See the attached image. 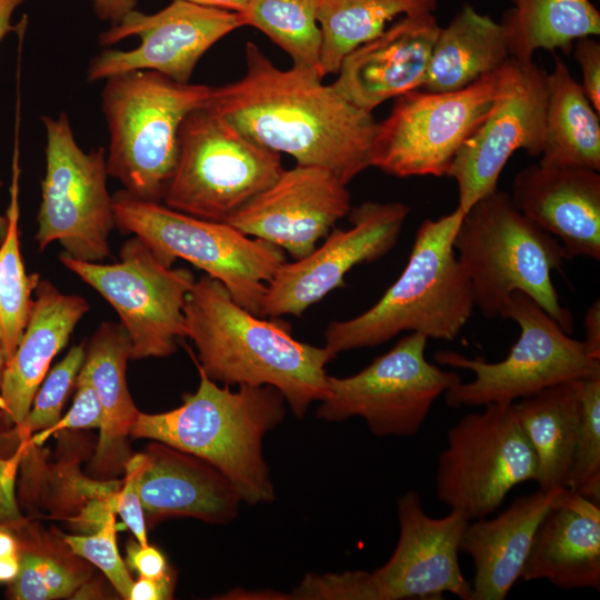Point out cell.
<instances>
[{
  "label": "cell",
  "instance_id": "1",
  "mask_svg": "<svg viewBox=\"0 0 600 600\" xmlns=\"http://www.w3.org/2000/svg\"><path fill=\"white\" fill-rule=\"evenodd\" d=\"M244 52V76L214 87L208 108L261 147L324 167L346 184L371 167L372 112L312 70L277 68L253 42Z\"/></svg>",
  "mask_w": 600,
  "mask_h": 600
},
{
  "label": "cell",
  "instance_id": "2",
  "mask_svg": "<svg viewBox=\"0 0 600 600\" xmlns=\"http://www.w3.org/2000/svg\"><path fill=\"white\" fill-rule=\"evenodd\" d=\"M186 337L206 376L227 386H271L301 419L327 393L324 347L294 339L276 319L267 320L239 306L217 279L196 280L183 306Z\"/></svg>",
  "mask_w": 600,
  "mask_h": 600
},
{
  "label": "cell",
  "instance_id": "3",
  "mask_svg": "<svg viewBox=\"0 0 600 600\" xmlns=\"http://www.w3.org/2000/svg\"><path fill=\"white\" fill-rule=\"evenodd\" d=\"M200 382L183 403L162 413L140 412L130 434L153 439L214 466L236 487L242 502L276 499L263 457V438L286 417V400L271 386L220 387L198 368Z\"/></svg>",
  "mask_w": 600,
  "mask_h": 600
},
{
  "label": "cell",
  "instance_id": "4",
  "mask_svg": "<svg viewBox=\"0 0 600 600\" xmlns=\"http://www.w3.org/2000/svg\"><path fill=\"white\" fill-rule=\"evenodd\" d=\"M462 217L456 208L439 219H426L403 271L378 302L359 316L329 322L323 347L333 359L344 351L377 347L402 332L447 341L458 337L476 307L453 248Z\"/></svg>",
  "mask_w": 600,
  "mask_h": 600
},
{
  "label": "cell",
  "instance_id": "5",
  "mask_svg": "<svg viewBox=\"0 0 600 600\" xmlns=\"http://www.w3.org/2000/svg\"><path fill=\"white\" fill-rule=\"evenodd\" d=\"M453 248L486 318H502L511 294L519 291L571 336L573 316L561 304L551 279L568 256L554 237L517 209L509 193L497 189L463 213Z\"/></svg>",
  "mask_w": 600,
  "mask_h": 600
},
{
  "label": "cell",
  "instance_id": "6",
  "mask_svg": "<svg viewBox=\"0 0 600 600\" xmlns=\"http://www.w3.org/2000/svg\"><path fill=\"white\" fill-rule=\"evenodd\" d=\"M104 81L108 174L131 194L160 202L176 167L181 124L190 112L209 104L214 87L180 83L149 70Z\"/></svg>",
  "mask_w": 600,
  "mask_h": 600
},
{
  "label": "cell",
  "instance_id": "7",
  "mask_svg": "<svg viewBox=\"0 0 600 600\" xmlns=\"http://www.w3.org/2000/svg\"><path fill=\"white\" fill-rule=\"evenodd\" d=\"M112 203L121 232L140 238L169 267L183 259L203 270L239 306L261 317L267 286L287 261L282 249L227 222L196 218L124 189L112 196Z\"/></svg>",
  "mask_w": 600,
  "mask_h": 600
},
{
  "label": "cell",
  "instance_id": "8",
  "mask_svg": "<svg viewBox=\"0 0 600 600\" xmlns=\"http://www.w3.org/2000/svg\"><path fill=\"white\" fill-rule=\"evenodd\" d=\"M283 170L281 153L253 142L207 106L181 124L176 167L161 200L189 216L227 222Z\"/></svg>",
  "mask_w": 600,
  "mask_h": 600
},
{
  "label": "cell",
  "instance_id": "9",
  "mask_svg": "<svg viewBox=\"0 0 600 600\" xmlns=\"http://www.w3.org/2000/svg\"><path fill=\"white\" fill-rule=\"evenodd\" d=\"M520 328V336L506 359L488 362L457 351H438L439 364L473 372L444 393L451 408L489 403H513L543 389L600 374V360L588 352L582 340L566 333L530 297L516 291L502 313Z\"/></svg>",
  "mask_w": 600,
  "mask_h": 600
},
{
  "label": "cell",
  "instance_id": "10",
  "mask_svg": "<svg viewBox=\"0 0 600 600\" xmlns=\"http://www.w3.org/2000/svg\"><path fill=\"white\" fill-rule=\"evenodd\" d=\"M447 432L434 476L437 499L468 520L494 512L518 484L534 481V452L512 403H489Z\"/></svg>",
  "mask_w": 600,
  "mask_h": 600
},
{
  "label": "cell",
  "instance_id": "11",
  "mask_svg": "<svg viewBox=\"0 0 600 600\" xmlns=\"http://www.w3.org/2000/svg\"><path fill=\"white\" fill-rule=\"evenodd\" d=\"M41 120L46 172L34 239L40 250L59 241L69 257L101 262L110 254L109 234L116 226L107 189V149L84 152L66 112Z\"/></svg>",
  "mask_w": 600,
  "mask_h": 600
},
{
  "label": "cell",
  "instance_id": "12",
  "mask_svg": "<svg viewBox=\"0 0 600 600\" xmlns=\"http://www.w3.org/2000/svg\"><path fill=\"white\" fill-rule=\"evenodd\" d=\"M428 338L411 332L361 371L344 378L328 376L327 393L317 418L340 422L363 419L377 437H412L436 400L461 382L426 359Z\"/></svg>",
  "mask_w": 600,
  "mask_h": 600
},
{
  "label": "cell",
  "instance_id": "13",
  "mask_svg": "<svg viewBox=\"0 0 600 600\" xmlns=\"http://www.w3.org/2000/svg\"><path fill=\"white\" fill-rule=\"evenodd\" d=\"M499 69L460 90L397 97L390 114L378 122L371 167L399 178L447 176L494 101Z\"/></svg>",
  "mask_w": 600,
  "mask_h": 600
},
{
  "label": "cell",
  "instance_id": "14",
  "mask_svg": "<svg viewBox=\"0 0 600 600\" xmlns=\"http://www.w3.org/2000/svg\"><path fill=\"white\" fill-rule=\"evenodd\" d=\"M114 263L66 253L60 262L114 309L131 342V359L163 358L186 337L183 306L196 279L187 268L164 264L138 237L127 240Z\"/></svg>",
  "mask_w": 600,
  "mask_h": 600
},
{
  "label": "cell",
  "instance_id": "15",
  "mask_svg": "<svg viewBox=\"0 0 600 600\" xmlns=\"http://www.w3.org/2000/svg\"><path fill=\"white\" fill-rule=\"evenodd\" d=\"M547 98L548 73L533 61L510 57L500 67L494 101L447 174L458 184L457 208L463 213L498 189L501 171L516 150L541 154Z\"/></svg>",
  "mask_w": 600,
  "mask_h": 600
},
{
  "label": "cell",
  "instance_id": "16",
  "mask_svg": "<svg viewBox=\"0 0 600 600\" xmlns=\"http://www.w3.org/2000/svg\"><path fill=\"white\" fill-rule=\"evenodd\" d=\"M241 13L173 0L156 13L136 9L101 32V46L139 37L130 50L106 49L94 56L87 69L88 81L137 71H156L180 83H189L202 56L220 39L243 27Z\"/></svg>",
  "mask_w": 600,
  "mask_h": 600
},
{
  "label": "cell",
  "instance_id": "17",
  "mask_svg": "<svg viewBox=\"0 0 600 600\" xmlns=\"http://www.w3.org/2000/svg\"><path fill=\"white\" fill-rule=\"evenodd\" d=\"M410 210L402 202L373 201L351 208L350 228H333L311 253L280 266L267 286L261 317H300L343 287L353 267L376 261L394 248Z\"/></svg>",
  "mask_w": 600,
  "mask_h": 600
},
{
  "label": "cell",
  "instance_id": "18",
  "mask_svg": "<svg viewBox=\"0 0 600 600\" xmlns=\"http://www.w3.org/2000/svg\"><path fill=\"white\" fill-rule=\"evenodd\" d=\"M351 210L350 192L331 170L297 163L228 221L299 260Z\"/></svg>",
  "mask_w": 600,
  "mask_h": 600
},
{
  "label": "cell",
  "instance_id": "19",
  "mask_svg": "<svg viewBox=\"0 0 600 600\" xmlns=\"http://www.w3.org/2000/svg\"><path fill=\"white\" fill-rule=\"evenodd\" d=\"M399 539L390 559L371 572L378 600L438 599L451 593L470 600L471 584L459 564L460 541L470 520L450 510L429 516L420 494L398 499Z\"/></svg>",
  "mask_w": 600,
  "mask_h": 600
},
{
  "label": "cell",
  "instance_id": "20",
  "mask_svg": "<svg viewBox=\"0 0 600 600\" xmlns=\"http://www.w3.org/2000/svg\"><path fill=\"white\" fill-rule=\"evenodd\" d=\"M440 29L433 12L402 16L347 56L332 86L368 112L390 98L418 90Z\"/></svg>",
  "mask_w": 600,
  "mask_h": 600
},
{
  "label": "cell",
  "instance_id": "21",
  "mask_svg": "<svg viewBox=\"0 0 600 600\" xmlns=\"http://www.w3.org/2000/svg\"><path fill=\"white\" fill-rule=\"evenodd\" d=\"M510 198L531 222L554 237L568 259H600V174L580 167L530 164Z\"/></svg>",
  "mask_w": 600,
  "mask_h": 600
},
{
  "label": "cell",
  "instance_id": "22",
  "mask_svg": "<svg viewBox=\"0 0 600 600\" xmlns=\"http://www.w3.org/2000/svg\"><path fill=\"white\" fill-rule=\"evenodd\" d=\"M144 454L138 490L149 517H192L214 524L237 518L242 499L214 466L158 441Z\"/></svg>",
  "mask_w": 600,
  "mask_h": 600
},
{
  "label": "cell",
  "instance_id": "23",
  "mask_svg": "<svg viewBox=\"0 0 600 600\" xmlns=\"http://www.w3.org/2000/svg\"><path fill=\"white\" fill-rule=\"evenodd\" d=\"M520 578L600 590V504L561 490L536 530Z\"/></svg>",
  "mask_w": 600,
  "mask_h": 600
},
{
  "label": "cell",
  "instance_id": "24",
  "mask_svg": "<svg viewBox=\"0 0 600 600\" xmlns=\"http://www.w3.org/2000/svg\"><path fill=\"white\" fill-rule=\"evenodd\" d=\"M33 292L28 323L0 384L1 410L17 429L27 420L52 359L89 311L83 297L63 293L49 280L40 279Z\"/></svg>",
  "mask_w": 600,
  "mask_h": 600
},
{
  "label": "cell",
  "instance_id": "25",
  "mask_svg": "<svg viewBox=\"0 0 600 600\" xmlns=\"http://www.w3.org/2000/svg\"><path fill=\"white\" fill-rule=\"evenodd\" d=\"M563 489H538L513 499L494 518L468 522L460 551L472 559L474 567L470 600L507 598L521 577L541 519Z\"/></svg>",
  "mask_w": 600,
  "mask_h": 600
},
{
  "label": "cell",
  "instance_id": "26",
  "mask_svg": "<svg viewBox=\"0 0 600 600\" xmlns=\"http://www.w3.org/2000/svg\"><path fill=\"white\" fill-rule=\"evenodd\" d=\"M129 359L131 342L122 326L103 322L91 337L79 371L96 390L102 409L100 437L92 461L102 474L116 473L130 458L127 437L140 411L127 386Z\"/></svg>",
  "mask_w": 600,
  "mask_h": 600
},
{
  "label": "cell",
  "instance_id": "27",
  "mask_svg": "<svg viewBox=\"0 0 600 600\" xmlns=\"http://www.w3.org/2000/svg\"><path fill=\"white\" fill-rule=\"evenodd\" d=\"M509 58L500 22L464 4L451 22L440 29L421 88L430 92L463 89L498 70Z\"/></svg>",
  "mask_w": 600,
  "mask_h": 600
},
{
  "label": "cell",
  "instance_id": "28",
  "mask_svg": "<svg viewBox=\"0 0 600 600\" xmlns=\"http://www.w3.org/2000/svg\"><path fill=\"white\" fill-rule=\"evenodd\" d=\"M512 407L536 456L539 489L567 488L580 422V402L572 383L543 389Z\"/></svg>",
  "mask_w": 600,
  "mask_h": 600
},
{
  "label": "cell",
  "instance_id": "29",
  "mask_svg": "<svg viewBox=\"0 0 600 600\" xmlns=\"http://www.w3.org/2000/svg\"><path fill=\"white\" fill-rule=\"evenodd\" d=\"M540 164L600 170V121L583 88L556 57L548 98Z\"/></svg>",
  "mask_w": 600,
  "mask_h": 600
},
{
  "label": "cell",
  "instance_id": "30",
  "mask_svg": "<svg viewBox=\"0 0 600 600\" xmlns=\"http://www.w3.org/2000/svg\"><path fill=\"white\" fill-rule=\"evenodd\" d=\"M501 19L511 58L528 62L538 49L569 53L584 36H599L600 13L590 0H511Z\"/></svg>",
  "mask_w": 600,
  "mask_h": 600
},
{
  "label": "cell",
  "instance_id": "31",
  "mask_svg": "<svg viewBox=\"0 0 600 600\" xmlns=\"http://www.w3.org/2000/svg\"><path fill=\"white\" fill-rule=\"evenodd\" d=\"M438 0H318L322 78L338 73L353 50L382 33L397 17L431 13Z\"/></svg>",
  "mask_w": 600,
  "mask_h": 600
},
{
  "label": "cell",
  "instance_id": "32",
  "mask_svg": "<svg viewBox=\"0 0 600 600\" xmlns=\"http://www.w3.org/2000/svg\"><path fill=\"white\" fill-rule=\"evenodd\" d=\"M18 529L19 572L10 582L9 594L17 600H50L69 597L88 579L86 566L77 561L70 549L61 551L29 528L23 520L12 523Z\"/></svg>",
  "mask_w": 600,
  "mask_h": 600
},
{
  "label": "cell",
  "instance_id": "33",
  "mask_svg": "<svg viewBox=\"0 0 600 600\" xmlns=\"http://www.w3.org/2000/svg\"><path fill=\"white\" fill-rule=\"evenodd\" d=\"M318 0H250L241 12L244 24L257 28L286 51L293 66L320 71L321 31Z\"/></svg>",
  "mask_w": 600,
  "mask_h": 600
},
{
  "label": "cell",
  "instance_id": "34",
  "mask_svg": "<svg viewBox=\"0 0 600 600\" xmlns=\"http://www.w3.org/2000/svg\"><path fill=\"white\" fill-rule=\"evenodd\" d=\"M0 246V347L6 362L13 356L28 323L39 274H27L19 242L18 177L14 170Z\"/></svg>",
  "mask_w": 600,
  "mask_h": 600
},
{
  "label": "cell",
  "instance_id": "35",
  "mask_svg": "<svg viewBox=\"0 0 600 600\" xmlns=\"http://www.w3.org/2000/svg\"><path fill=\"white\" fill-rule=\"evenodd\" d=\"M571 383L580 422L567 488L600 504V374Z\"/></svg>",
  "mask_w": 600,
  "mask_h": 600
},
{
  "label": "cell",
  "instance_id": "36",
  "mask_svg": "<svg viewBox=\"0 0 600 600\" xmlns=\"http://www.w3.org/2000/svg\"><path fill=\"white\" fill-rule=\"evenodd\" d=\"M84 347V343L72 347L49 372L34 396L33 407L27 420L21 428L17 429L21 441L28 440L31 433L50 428L58 422L63 403L72 387L76 386L86 354Z\"/></svg>",
  "mask_w": 600,
  "mask_h": 600
},
{
  "label": "cell",
  "instance_id": "37",
  "mask_svg": "<svg viewBox=\"0 0 600 600\" xmlns=\"http://www.w3.org/2000/svg\"><path fill=\"white\" fill-rule=\"evenodd\" d=\"M64 543L72 553L98 567L122 598H129L133 580L118 552L114 518L93 534L64 537Z\"/></svg>",
  "mask_w": 600,
  "mask_h": 600
},
{
  "label": "cell",
  "instance_id": "38",
  "mask_svg": "<svg viewBox=\"0 0 600 600\" xmlns=\"http://www.w3.org/2000/svg\"><path fill=\"white\" fill-rule=\"evenodd\" d=\"M293 599L378 600L371 572L309 574L293 590Z\"/></svg>",
  "mask_w": 600,
  "mask_h": 600
},
{
  "label": "cell",
  "instance_id": "39",
  "mask_svg": "<svg viewBox=\"0 0 600 600\" xmlns=\"http://www.w3.org/2000/svg\"><path fill=\"white\" fill-rule=\"evenodd\" d=\"M77 393L68 413L50 428L41 430L30 443L41 446L50 436L66 429L100 428L102 423V409L96 390L89 381L78 374Z\"/></svg>",
  "mask_w": 600,
  "mask_h": 600
},
{
  "label": "cell",
  "instance_id": "40",
  "mask_svg": "<svg viewBox=\"0 0 600 600\" xmlns=\"http://www.w3.org/2000/svg\"><path fill=\"white\" fill-rule=\"evenodd\" d=\"M146 463V454L138 453L124 463V480L118 491L117 513L141 546L148 544L144 512L141 506L138 483Z\"/></svg>",
  "mask_w": 600,
  "mask_h": 600
},
{
  "label": "cell",
  "instance_id": "41",
  "mask_svg": "<svg viewBox=\"0 0 600 600\" xmlns=\"http://www.w3.org/2000/svg\"><path fill=\"white\" fill-rule=\"evenodd\" d=\"M574 58L581 67L582 88L594 110L600 111V43L594 36L574 41Z\"/></svg>",
  "mask_w": 600,
  "mask_h": 600
},
{
  "label": "cell",
  "instance_id": "42",
  "mask_svg": "<svg viewBox=\"0 0 600 600\" xmlns=\"http://www.w3.org/2000/svg\"><path fill=\"white\" fill-rule=\"evenodd\" d=\"M28 443V440H23L10 459L0 458V518L8 524L22 520L16 502L14 482L17 468Z\"/></svg>",
  "mask_w": 600,
  "mask_h": 600
},
{
  "label": "cell",
  "instance_id": "43",
  "mask_svg": "<svg viewBox=\"0 0 600 600\" xmlns=\"http://www.w3.org/2000/svg\"><path fill=\"white\" fill-rule=\"evenodd\" d=\"M127 553L128 564L138 571L140 577L158 580L170 574L164 556L154 547L131 541Z\"/></svg>",
  "mask_w": 600,
  "mask_h": 600
},
{
  "label": "cell",
  "instance_id": "44",
  "mask_svg": "<svg viewBox=\"0 0 600 600\" xmlns=\"http://www.w3.org/2000/svg\"><path fill=\"white\" fill-rule=\"evenodd\" d=\"M173 593V581L170 574L162 579H151L140 577L133 581L129 600H161L170 599Z\"/></svg>",
  "mask_w": 600,
  "mask_h": 600
},
{
  "label": "cell",
  "instance_id": "45",
  "mask_svg": "<svg viewBox=\"0 0 600 600\" xmlns=\"http://www.w3.org/2000/svg\"><path fill=\"white\" fill-rule=\"evenodd\" d=\"M584 340L583 343L590 356L600 360V301L596 300L587 309L584 316Z\"/></svg>",
  "mask_w": 600,
  "mask_h": 600
},
{
  "label": "cell",
  "instance_id": "46",
  "mask_svg": "<svg viewBox=\"0 0 600 600\" xmlns=\"http://www.w3.org/2000/svg\"><path fill=\"white\" fill-rule=\"evenodd\" d=\"M91 2L97 16L112 24L120 21L137 4V0H91Z\"/></svg>",
  "mask_w": 600,
  "mask_h": 600
},
{
  "label": "cell",
  "instance_id": "47",
  "mask_svg": "<svg viewBox=\"0 0 600 600\" xmlns=\"http://www.w3.org/2000/svg\"><path fill=\"white\" fill-rule=\"evenodd\" d=\"M24 1L26 0H0V41L9 32L14 30V27L11 23L12 14Z\"/></svg>",
  "mask_w": 600,
  "mask_h": 600
},
{
  "label": "cell",
  "instance_id": "48",
  "mask_svg": "<svg viewBox=\"0 0 600 600\" xmlns=\"http://www.w3.org/2000/svg\"><path fill=\"white\" fill-rule=\"evenodd\" d=\"M197 4L212 7L234 12H243L250 0H186Z\"/></svg>",
  "mask_w": 600,
  "mask_h": 600
},
{
  "label": "cell",
  "instance_id": "49",
  "mask_svg": "<svg viewBox=\"0 0 600 600\" xmlns=\"http://www.w3.org/2000/svg\"><path fill=\"white\" fill-rule=\"evenodd\" d=\"M18 572V554L0 557V581L11 582L17 577Z\"/></svg>",
  "mask_w": 600,
  "mask_h": 600
},
{
  "label": "cell",
  "instance_id": "50",
  "mask_svg": "<svg viewBox=\"0 0 600 600\" xmlns=\"http://www.w3.org/2000/svg\"><path fill=\"white\" fill-rule=\"evenodd\" d=\"M18 554V540L6 527H0V557Z\"/></svg>",
  "mask_w": 600,
  "mask_h": 600
},
{
  "label": "cell",
  "instance_id": "51",
  "mask_svg": "<svg viewBox=\"0 0 600 600\" xmlns=\"http://www.w3.org/2000/svg\"><path fill=\"white\" fill-rule=\"evenodd\" d=\"M4 366H6V358L0 347V384H1L2 372H3ZM0 419H1V402H0Z\"/></svg>",
  "mask_w": 600,
  "mask_h": 600
},
{
  "label": "cell",
  "instance_id": "52",
  "mask_svg": "<svg viewBox=\"0 0 600 600\" xmlns=\"http://www.w3.org/2000/svg\"><path fill=\"white\" fill-rule=\"evenodd\" d=\"M2 186V181L0 180V188ZM7 228V218L0 216V236L2 237Z\"/></svg>",
  "mask_w": 600,
  "mask_h": 600
}]
</instances>
